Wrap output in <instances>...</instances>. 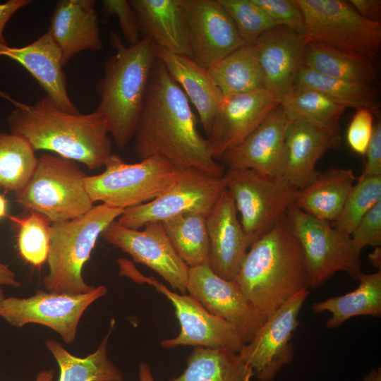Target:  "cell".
<instances>
[{"mask_svg": "<svg viewBox=\"0 0 381 381\" xmlns=\"http://www.w3.org/2000/svg\"><path fill=\"white\" fill-rule=\"evenodd\" d=\"M140 160L159 156L176 169L193 168L222 176L224 166L212 156L198 128L189 100L164 64H153L133 136Z\"/></svg>", "mask_w": 381, "mask_h": 381, "instance_id": "6da1fadb", "label": "cell"}, {"mask_svg": "<svg viewBox=\"0 0 381 381\" xmlns=\"http://www.w3.org/2000/svg\"><path fill=\"white\" fill-rule=\"evenodd\" d=\"M7 122L11 133L25 139L35 151H52L90 170L104 167L112 155L108 127L97 109L71 114L45 96L33 105L19 102Z\"/></svg>", "mask_w": 381, "mask_h": 381, "instance_id": "7a4b0ae2", "label": "cell"}, {"mask_svg": "<svg viewBox=\"0 0 381 381\" xmlns=\"http://www.w3.org/2000/svg\"><path fill=\"white\" fill-rule=\"evenodd\" d=\"M234 282L266 320L308 290L303 253L287 214L250 246Z\"/></svg>", "mask_w": 381, "mask_h": 381, "instance_id": "3957f363", "label": "cell"}, {"mask_svg": "<svg viewBox=\"0 0 381 381\" xmlns=\"http://www.w3.org/2000/svg\"><path fill=\"white\" fill-rule=\"evenodd\" d=\"M115 52L108 57L96 84L103 115L116 145L125 148L133 138L151 71L156 45L143 37L133 45L124 44L117 32L109 35Z\"/></svg>", "mask_w": 381, "mask_h": 381, "instance_id": "277c9868", "label": "cell"}, {"mask_svg": "<svg viewBox=\"0 0 381 381\" xmlns=\"http://www.w3.org/2000/svg\"><path fill=\"white\" fill-rule=\"evenodd\" d=\"M123 211L101 204L82 216L51 224L47 260L49 271L43 279L48 291L79 294L94 289L83 278V265L102 232Z\"/></svg>", "mask_w": 381, "mask_h": 381, "instance_id": "5b68a950", "label": "cell"}, {"mask_svg": "<svg viewBox=\"0 0 381 381\" xmlns=\"http://www.w3.org/2000/svg\"><path fill=\"white\" fill-rule=\"evenodd\" d=\"M86 176L76 162L44 154L26 186L15 194L16 202L51 223L75 219L94 206L85 188Z\"/></svg>", "mask_w": 381, "mask_h": 381, "instance_id": "8992f818", "label": "cell"}, {"mask_svg": "<svg viewBox=\"0 0 381 381\" xmlns=\"http://www.w3.org/2000/svg\"><path fill=\"white\" fill-rule=\"evenodd\" d=\"M104 167L102 173L86 176V190L93 203L101 201L122 210L157 198L172 184L179 173V169L159 156L128 164L112 154Z\"/></svg>", "mask_w": 381, "mask_h": 381, "instance_id": "52a82bcc", "label": "cell"}, {"mask_svg": "<svg viewBox=\"0 0 381 381\" xmlns=\"http://www.w3.org/2000/svg\"><path fill=\"white\" fill-rule=\"evenodd\" d=\"M223 178L250 246L287 214L298 191L283 176L252 169H227Z\"/></svg>", "mask_w": 381, "mask_h": 381, "instance_id": "ba28073f", "label": "cell"}, {"mask_svg": "<svg viewBox=\"0 0 381 381\" xmlns=\"http://www.w3.org/2000/svg\"><path fill=\"white\" fill-rule=\"evenodd\" d=\"M301 9L305 37L375 61L381 48V22L363 18L349 1L295 0Z\"/></svg>", "mask_w": 381, "mask_h": 381, "instance_id": "9c48e42d", "label": "cell"}, {"mask_svg": "<svg viewBox=\"0 0 381 381\" xmlns=\"http://www.w3.org/2000/svg\"><path fill=\"white\" fill-rule=\"evenodd\" d=\"M287 215L302 248L309 288H319L339 271L359 280L363 274L361 251L355 246L351 235L295 205L289 209Z\"/></svg>", "mask_w": 381, "mask_h": 381, "instance_id": "30bf717a", "label": "cell"}, {"mask_svg": "<svg viewBox=\"0 0 381 381\" xmlns=\"http://www.w3.org/2000/svg\"><path fill=\"white\" fill-rule=\"evenodd\" d=\"M120 276L138 284H147L164 294L174 307L181 329L174 338L161 341V346L172 349L179 346H193L232 351L238 353L243 346L235 328L226 320L208 312L189 294H178L168 289L153 276L147 277L125 258H119Z\"/></svg>", "mask_w": 381, "mask_h": 381, "instance_id": "8fae6325", "label": "cell"}, {"mask_svg": "<svg viewBox=\"0 0 381 381\" xmlns=\"http://www.w3.org/2000/svg\"><path fill=\"white\" fill-rule=\"evenodd\" d=\"M222 176L193 168L179 169L176 179L154 200L124 210L117 222L133 229L147 224L162 222L186 213L209 214L225 188Z\"/></svg>", "mask_w": 381, "mask_h": 381, "instance_id": "7c38bea8", "label": "cell"}, {"mask_svg": "<svg viewBox=\"0 0 381 381\" xmlns=\"http://www.w3.org/2000/svg\"><path fill=\"white\" fill-rule=\"evenodd\" d=\"M107 292L103 285L79 294L40 289L28 298H4L0 301V317L16 327L28 323L43 325L56 332L66 343L70 344L75 338L78 325L85 310Z\"/></svg>", "mask_w": 381, "mask_h": 381, "instance_id": "4fadbf2b", "label": "cell"}, {"mask_svg": "<svg viewBox=\"0 0 381 381\" xmlns=\"http://www.w3.org/2000/svg\"><path fill=\"white\" fill-rule=\"evenodd\" d=\"M302 291L284 303L258 329L253 339L238 352L260 381H272L294 358L292 336L298 318L309 295Z\"/></svg>", "mask_w": 381, "mask_h": 381, "instance_id": "5bb4252c", "label": "cell"}, {"mask_svg": "<svg viewBox=\"0 0 381 381\" xmlns=\"http://www.w3.org/2000/svg\"><path fill=\"white\" fill-rule=\"evenodd\" d=\"M100 236L128 254L134 262L154 270L174 290L187 292L189 267L174 250L162 222L148 223L140 230L128 228L115 220Z\"/></svg>", "mask_w": 381, "mask_h": 381, "instance_id": "9a60e30c", "label": "cell"}, {"mask_svg": "<svg viewBox=\"0 0 381 381\" xmlns=\"http://www.w3.org/2000/svg\"><path fill=\"white\" fill-rule=\"evenodd\" d=\"M186 290L208 312L231 324L243 344L266 320L234 281L220 277L209 265L189 267Z\"/></svg>", "mask_w": 381, "mask_h": 381, "instance_id": "2e32d148", "label": "cell"}, {"mask_svg": "<svg viewBox=\"0 0 381 381\" xmlns=\"http://www.w3.org/2000/svg\"><path fill=\"white\" fill-rule=\"evenodd\" d=\"M193 57L209 69L245 44L219 0H181Z\"/></svg>", "mask_w": 381, "mask_h": 381, "instance_id": "e0dca14e", "label": "cell"}, {"mask_svg": "<svg viewBox=\"0 0 381 381\" xmlns=\"http://www.w3.org/2000/svg\"><path fill=\"white\" fill-rule=\"evenodd\" d=\"M279 104L266 89L223 97L207 138L213 158L240 144Z\"/></svg>", "mask_w": 381, "mask_h": 381, "instance_id": "ac0fdd59", "label": "cell"}, {"mask_svg": "<svg viewBox=\"0 0 381 381\" xmlns=\"http://www.w3.org/2000/svg\"><path fill=\"white\" fill-rule=\"evenodd\" d=\"M306 44L305 37L278 25L250 44L260 66L265 89L280 103L293 90L296 74L303 66Z\"/></svg>", "mask_w": 381, "mask_h": 381, "instance_id": "d6986e66", "label": "cell"}, {"mask_svg": "<svg viewBox=\"0 0 381 381\" xmlns=\"http://www.w3.org/2000/svg\"><path fill=\"white\" fill-rule=\"evenodd\" d=\"M290 122L279 104L240 144L226 151L220 160L228 169L282 176L285 137Z\"/></svg>", "mask_w": 381, "mask_h": 381, "instance_id": "ffe728a7", "label": "cell"}, {"mask_svg": "<svg viewBox=\"0 0 381 381\" xmlns=\"http://www.w3.org/2000/svg\"><path fill=\"white\" fill-rule=\"evenodd\" d=\"M210 243L209 265L220 277L234 281L250 246L233 197L225 188L206 217Z\"/></svg>", "mask_w": 381, "mask_h": 381, "instance_id": "44dd1931", "label": "cell"}, {"mask_svg": "<svg viewBox=\"0 0 381 381\" xmlns=\"http://www.w3.org/2000/svg\"><path fill=\"white\" fill-rule=\"evenodd\" d=\"M0 56L23 66L59 109L71 114L80 113L68 96L62 53L48 30L22 47L0 44Z\"/></svg>", "mask_w": 381, "mask_h": 381, "instance_id": "7402d4cb", "label": "cell"}, {"mask_svg": "<svg viewBox=\"0 0 381 381\" xmlns=\"http://www.w3.org/2000/svg\"><path fill=\"white\" fill-rule=\"evenodd\" d=\"M340 133L302 119H293L284 143L283 176L300 190L320 174L318 160L330 148L339 145Z\"/></svg>", "mask_w": 381, "mask_h": 381, "instance_id": "603a6c76", "label": "cell"}, {"mask_svg": "<svg viewBox=\"0 0 381 381\" xmlns=\"http://www.w3.org/2000/svg\"><path fill=\"white\" fill-rule=\"evenodd\" d=\"M95 0H61L48 32L59 47L64 66L80 52L103 48Z\"/></svg>", "mask_w": 381, "mask_h": 381, "instance_id": "cb8c5ba5", "label": "cell"}, {"mask_svg": "<svg viewBox=\"0 0 381 381\" xmlns=\"http://www.w3.org/2000/svg\"><path fill=\"white\" fill-rule=\"evenodd\" d=\"M140 32L157 47L193 57L181 0H131Z\"/></svg>", "mask_w": 381, "mask_h": 381, "instance_id": "d4e9b609", "label": "cell"}, {"mask_svg": "<svg viewBox=\"0 0 381 381\" xmlns=\"http://www.w3.org/2000/svg\"><path fill=\"white\" fill-rule=\"evenodd\" d=\"M156 57L164 64L171 78L194 105L207 138L223 99L207 69L200 66L190 57L157 47Z\"/></svg>", "mask_w": 381, "mask_h": 381, "instance_id": "484cf974", "label": "cell"}, {"mask_svg": "<svg viewBox=\"0 0 381 381\" xmlns=\"http://www.w3.org/2000/svg\"><path fill=\"white\" fill-rule=\"evenodd\" d=\"M356 180L351 169L329 168L298 190L294 205L332 224L339 216Z\"/></svg>", "mask_w": 381, "mask_h": 381, "instance_id": "4316f807", "label": "cell"}, {"mask_svg": "<svg viewBox=\"0 0 381 381\" xmlns=\"http://www.w3.org/2000/svg\"><path fill=\"white\" fill-rule=\"evenodd\" d=\"M303 66L318 73L349 81L378 86L377 61L307 40Z\"/></svg>", "mask_w": 381, "mask_h": 381, "instance_id": "83f0119b", "label": "cell"}, {"mask_svg": "<svg viewBox=\"0 0 381 381\" xmlns=\"http://www.w3.org/2000/svg\"><path fill=\"white\" fill-rule=\"evenodd\" d=\"M358 287L346 294L315 303V313L329 312L327 320L329 329L339 327L348 319L359 315H381V270L371 274H363Z\"/></svg>", "mask_w": 381, "mask_h": 381, "instance_id": "f1b7e54d", "label": "cell"}, {"mask_svg": "<svg viewBox=\"0 0 381 381\" xmlns=\"http://www.w3.org/2000/svg\"><path fill=\"white\" fill-rule=\"evenodd\" d=\"M253 376L238 353L198 346L187 358L183 372L168 381H251Z\"/></svg>", "mask_w": 381, "mask_h": 381, "instance_id": "f546056e", "label": "cell"}, {"mask_svg": "<svg viewBox=\"0 0 381 381\" xmlns=\"http://www.w3.org/2000/svg\"><path fill=\"white\" fill-rule=\"evenodd\" d=\"M304 90L317 91L346 108L373 111L380 106L378 86L328 76L303 66L296 74L292 92Z\"/></svg>", "mask_w": 381, "mask_h": 381, "instance_id": "4dcf8cb0", "label": "cell"}, {"mask_svg": "<svg viewBox=\"0 0 381 381\" xmlns=\"http://www.w3.org/2000/svg\"><path fill=\"white\" fill-rule=\"evenodd\" d=\"M114 320L97 350L85 358L75 356L57 341L49 339L47 349L56 359L59 369V381H123L122 373L109 359L107 342L114 326Z\"/></svg>", "mask_w": 381, "mask_h": 381, "instance_id": "1f68e13d", "label": "cell"}, {"mask_svg": "<svg viewBox=\"0 0 381 381\" xmlns=\"http://www.w3.org/2000/svg\"><path fill=\"white\" fill-rule=\"evenodd\" d=\"M207 71L223 97L265 89L262 72L251 45L238 48Z\"/></svg>", "mask_w": 381, "mask_h": 381, "instance_id": "d6a6232c", "label": "cell"}, {"mask_svg": "<svg viewBox=\"0 0 381 381\" xmlns=\"http://www.w3.org/2000/svg\"><path fill=\"white\" fill-rule=\"evenodd\" d=\"M162 224L174 250L189 267L209 265L210 243L205 215L182 214Z\"/></svg>", "mask_w": 381, "mask_h": 381, "instance_id": "836d02e7", "label": "cell"}, {"mask_svg": "<svg viewBox=\"0 0 381 381\" xmlns=\"http://www.w3.org/2000/svg\"><path fill=\"white\" fill-rule=\"evenodd\" d=\"M38 162L30 144L21 136L0 133V187L17 194L26 186Z\"/></svg>", "mask_w": 381, "mask_h": 381, "instance_id": "e575fe53", "label": "cell"}, {"mask_svg": "<svg viewBox=\"0 0 381 381\" xmlns=\"http://www.w3.org/2000/svg\"><path fill=\"white\" fill-rule=\"evenodd\" d=\"M280 104L291 120H305L340 133V118L346 108L317 91H293Z\"/></svg>", "mask_w": 381, "mask_h": 381, "instance_id": "d590c367", "label": "cell"}, {"mask_svg": "<svg viewBox=\"0 0 381 381\" xmlns=\"http://www.w3.org/2000/svg\"><path fill=\"white\" fill-rule=\"evenodd\" d=\"M381 202V176L359 177L346 198L338 218L332 226L351 235L358 224Z\"/></svg>", "mask_w": 381, "mask_h": 381, "instance_id": "8d00e7d4", "label": "cell"}, {"mask_svg": "<svg viewBox=\"0 0 381 381\" xmlns=\"http://www.w3.org/2000/svg\"><path fill=\"white\" fill-rule=\"evenodd\" d=\"M8 217L18 226L17 244L20 256L30 265H42L48 257L51 222L35 212L23 218Z\"/></svg>", "mask_w": 381, "mask_h": 381, "instance_id": "74e56055", "label": "cell"}, {"mask_svg": "<svg viewBox=\"0 0 381 381\" xmlns=\"http://www.w3.org/2000/svg\"><path fill=\"white\" fill-rule=\"evenodd\" d=\"M245 44H252L265 31L277 26L253 0H219Z\"/></svg>", "mask_w": 381, "mask_h": 381, "instance_id": "f35d334b", "label": "cell"}, {"mask_svg": "<svg viewBox=\"0 0 381 381\" xmlns=\"http://www.w3.org/2000/svg\"><path fill=\"white\" fill-rule=\"evenodd\" d=\"M278 26L286 27L305 37L302 12L295 0H253Z\"/></svg>", "mask_w": 381, "mask_h": 381, "instance_id": "ab89813d", "label": "cell"}, {"mask_svg": "<svg viewBox=\"0 0 381 381\" xmlns=\"http://www.w3.org/2000/svg\"><path fill=\"white\" fill-rule=\"evenodd\" d=\"M102 11L106 16H116L128 45H133L140 38V30L135 12L126 0H103Z\"/></svg>", "mask_w": 381, "mask_h": 381, "instance_id": "60d3db41", "label": "cell"}, {"mask_svg": "<svg viewBox=\"0 0 381 381\" xmlns=\"http://www.w3.org/2000/svg\"><path fill=\"white\" fill-rule=\"evenodd\" d=\"M374 130L373 111L358 109L353 114L346 132L350 148L358 155H365Z\"/></svg>", "mask_w": 381, "mask_h": 381, "instance_id": "b9f144b4", "label": "cell"}, {"mask_svg": "<svg viewBox=\"0 0 381 381\" xmlns=\"http://www.w3.org/2000/svg\"><path fill=\"white\" fill-rule=\"evenodd\" d=\"M356 248L381 246V202L376 204L358 224L351 234Z\"/></svg>", "mask_w": 381, "mask_h": 381, "instance_id": "7bdbcfd3", "label": "cell"}, {"mask_svg": "<svg viewBox=\"0 0 381 381\" xmlns=\"http://www.w3.org/2000/svg\"><path fill=\"white\" fill-rule=\"evenodd\" d=\"M364 170L360 177L381 176V122L374 125L373 133L366 152Z\"/></svg>", "mask_w": 381, "mask_h": 381, "instance_id": "ee69618b", "label": "cell"}, {"mask_svg": "<svg viewBox=\"0 0 381 381\" xmlns=\"http://www.w3.org/2000/svg\"><path fill=\"white\" fill-rule=\"evenodd\" d=\"M32 4L30 0H8L0 4V44H7L4 35V28L19 9Z\"/></svg>", "mask_w": 381, "mask_h": 381, "instance_id": "f6af8a7d", "label": "cell"}, {"mask_svg": "<svg viewBox=\"0 0 381 381\" xmlns=\"http://www.w3.org/2000/svg\"><path fill=\"white\" fill-rule=\"evenodd\" d=\"M349 3L363 18L373 21H380V0H350Z\"/></svg>", "mask_w": 381, "mask_h": 381, "instance_id": "bcb514c9", "label": "cell"}, {"mask_svg": "<svg viewBox=\"0 0 381 381\" xmlns=\"http://www.w3.org/2000/svg\"><path fill=\"white\" fill-rule=\"evenodd\" d=\"M1 285L18 287L20 283L16 279L15 273L8 266L0 262V286Z\"/></svg>", "mask_w": 381, "mask_h": 381, "instance_id": "7dc6e473", "label": "cell"}, {"mask_svg": "<svg viewBox=\"0 0 381 381\" xmlns=\"http://www.w3.org/2000/svg\"><path fill=\"white\" fill-rule=\"evenodd\" d=\"M139 381H155L151 368L145 362H140L138 368Z\"/></svg>", "mask_w": 381, "mask_h": 381, "instance_id": "c3c4849f", "label": "cell"}, {"mask_svg": "<svg viewBox=\"0 0 381 381\" xmlns=\"http://www.w3.org/2000/svg\"><path fill=\"white\" fill-rule=\"evenodd\" d=\"M368 260L375 267L380 270L381 267V247H375L374 250L369 254Z\"/></svg>", "mask_w": 381, "mask_h": 381, "instance_id": "681fc988", "label": "cell"}, {"mask_svg": "<svg viewBox=\"0 0 381 381\" xmlns=\"http://www.w3.org/2000/svg\"><path fill=\"white\" fill-rule=\"evenodd\" d=\"M54 372L52 370H40L35 378V381H53Z\"/></svg>", "mask_w": 381, "mask_h": 381, "instance_id": "f907efd6", "label": "cell"}, {"mask_svg": "<svg viewBox=\"0 0 381 381\" xmlns=\"http://www.w3.org/2000/svg\"><path fill=\"white\" fill-rule=\"evenodd\" d=\"M363 381H381V368H373L363 377Z\"/></svg>", "mask_w": 381, "mask_h": 381, "instance_id": "816d5d0a", "label": "cell"}, {"mask_svg": "<svg viewBox=\"0 0 381 381\" xmlns=\"http://www.w3.org/2000/svg\"><path fill=\"white\" fill-rule=\"evenodd\" d=\"M7 200L5 198L0 195V219L7 216Z\"/></svg>", "mask_w": 381, "mask_h": 381, "instance_id": "f5cc1de1", "label": "cell"}, {"mask_svg": "<svg viewBox=\"0 0 381 381\" xmlns=\"http://www.w3.org/2000/svg\"><path fill=\"white\" fill-rule=\"evenodd\" d=\"M0 97L8 100L10 102H11L13 104H15L17 102V100H15L14 99L11 98L10 95L6 92L0 91Z\"/></svg>", "mask_w": 381, "mask_h": 381, "instance_id": "db71d44e", "label": "cell"}]
</instances>
